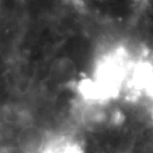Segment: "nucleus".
Segmentation results:
<instances>
[{
    "label": "nucleus",
    "instance_id": "obj_1",
    "mask_svg": "<svg viewBox=\"0 0 153 153\" xmlns=\"http://www.w3.org/2000/svg\"><path fill=\"white\" fill-rule=\"evenodd\" d=\"M76 142L66 137L55 138L45 144L41 153H78Z\"/></svg>",
    "mask_w": 153,
    "mask_h": 153
}]
</instances>
